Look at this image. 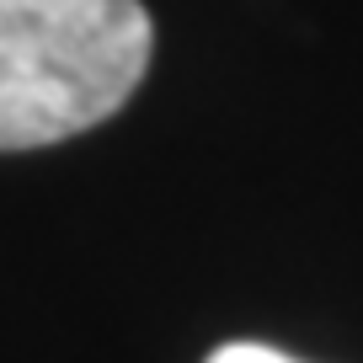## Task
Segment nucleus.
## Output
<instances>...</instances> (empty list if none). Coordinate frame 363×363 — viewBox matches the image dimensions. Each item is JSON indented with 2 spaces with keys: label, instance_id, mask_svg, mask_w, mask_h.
<instances>
[{
  "label": "nucleus",
  "instance_id": "obj_1",
  "mask_svg": "<svg viewBox=\"0 0 363 363\" xmlns=\"http://www.w3.org/2000/svg\"><path fill=\"white\" fill-rule=\"evenodd\" d=\"M150 48L139 0H0V150L107 123L139 91Z\"/></svg>",
  "mask_w": 363,
  "mask_h": 363
},
{
  "label": "nucleus",
  "instance_id": "obj_2",
  "mask_svg": "<svg viewBox=\"0 0 363 363\" xmlns=\"http://www.w3.org/2000/svg\"><path fill=\"white\" fill-rule=\"evenodd\" d=\"M208 363H294V358L262 347V342H225L219 352H208Z\"/></svg>",
  "mask_w": 363,
  "mask_h": 363
}]
</instances>
